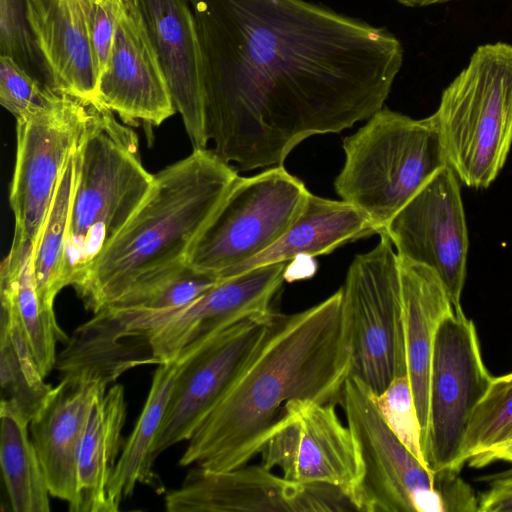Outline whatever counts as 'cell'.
Here are the masks:
<instances>
[{"label": "cell", "mask_w": 512, "mask_h": 512, "mask_svg": "<svg viewBox=\"0 0 512 512\" xmlns=\"http://www.w3.org/2000/svg\"><path fill=\"white\" fill-rule=\"evenodd\" d=\"M291 261L268 264L219 280L188 306L173 313L151 337L156 364L175 358L188 345L237 322L267 314Z\"/></svg>", "instance_id": "cell-17"}, {"label": "cell", "mask_w": 512, "mask_h": 512, "mask_svg": "<svg viewBox=\"0 0 512 512\" xmlns=\"http://www.w3.org/2000/svg\"><path fill=\"white\" fill-rule=\"evenodd\" d=\"M96 103L125 124L160 126L176 108L138 0H123Z\"/></svg>", "instance_id": "cell-16"}, {"label": "cell", "mask_w": 512, "mask_h": 512, "mask_svg": "<svg viewBox=\"0 0 512 512\" xmlns=\"http://www.w3.org/2000/svg\"><path fill=\"white\" fill-rule=\"evenodd\" d=\"M382 232L396 247L398 257L434 270L454 310L462 309L469 242L458 177L449 165L441 168Z\"/></svg>", "instance_id": "cell-13"}, {"label": "cell", "mask_w": 512, "mask_h": 512, "mask_svg": "<svg viewBox=\"0 0 512 512\" xmlns=\"http://www.w3.org/2000/svg\"><path fill=\"white\" fill-rule=\"evenodd\" d=\"M218 334L202 338L185 347L175 358L158 364L144 407L108 483L107 501L110 512L119 510L121 502L133 494L137 484L152 487L159 493L163 492L162 482L153 470V443L179 373L189 360Z\"/></svg>", "instance_id": "cell-23"}, {"label": "cell", "mask_w": 512, "mask_h": 512, "mask_svg": "<svg viewBox=\"0 0 512 512\" xmlns=\"http://www.w3.org/2000/svg\"><path fill=\"white\" fill-rule=\"evenodd\" d=\"M432 117L458 179L487 188L512 145V45L479 46L444 89Z\"/></svg>", "instance_id": "cell-6"}, {"label": "cell", "mask_w": 512, "mask_h": 512, "mask_svg": "<svg viewBox=\"0 0 512 512\" xmlns=\"http://www.w3.org/2000/svg\"><path fill=\"white\" fill-rule=\"evenodd\" d=\"M238 176L207 148L193 149L154 174L142 204L75 289L85 307L96 313L129 290L184 266Z\"/></svg>", "instance_id": "cell-3"}, {"label": "cell", "mask_w": 512, "mask_h": 512, "mask_svg": "<svg viewBox=\"0 0 512 512\" xmlns=\"http://www.w3.org/2000/svg\"><path fill=\"white\" fill-rule=\"evenodd\" d=\"M345 162L334 188L372 221L378 234L448 165L432 117L412 119L387 108L343 140Z\"/></svg>", "instance_id": "cell-5"}, {"label": "cell", "mask_w": 512, "mask_h": 512, "mask_svg": "<svg viewBox=\"0 0 512 512\" xmlns=\"http://www.w3.org/2000/svg\"><path fill=\"white\" fill-rule=\"evenodd\" d=\"M341 407L355 439L360 476L349 493L358 512H443L434 473L399 439L380 413L373 391L350 375Z\"/></svg>", "instance_id": "cell-9"}, {"label": "cell", "mask_w": 512, "mask_h": 512, "mask_svg": "<svg viewBox=\"0 0 512 512\" xmlns=\"http://www.w3.org/2000/svg\"><path fill=\"white\" fill-rule=\"evenodd\" d=\"M483 479L489 488L478 498V512H512V470Z\"/></svg>", "instance_id": "cell-37"}, {"label": "cell", "mask_w": 512, "mask_h": 512, "mask_svg": "<svg viewBox=\"0 0 512 512\" xmlns=\"http://www.w3.org/2000/svg\"><path fill=\"white\" fill-rule=\"evenodd\" d=\"M335 406L310 399L288 401L260 452L261 464L278 468L287 481L331 485L349 498L361 463L353 434Z\"/></svg>", "instance_id": "cell-12"}, {"label": "cell", "mask_w": 512, "mask_h": 512, "mask_svg": "<svg viewBox=\"0 0 512 512\" xmlns=\"http://www.w3.org/2000/svg\"><path fill=\"white\" fill-rule=\"evenodd\" d=\"M88 104L52 89L43 108L16 120V161L9 194L15 225L10 248L35 247L83 131Z\"/></svg>", "instance_id": "cell-11"}, {"label": "cell", "mask_w": 512, "mask_h": 512, "mask_svg": "<svg viewBox=\"0 0 512 512\" xmlns=\"http://www.w3.org/2000/svg\"><path fill=\"white\" fill-rule=\"evenodd\" d=\"M34 248H10L0 267V300L15 310L38 366L46 377L55 368L56 343L69 337L57 323L55 312L39 296Z\"/></svg>", "instance_id": "cell-26"}, {"label": "cell", "mask_w": 512, "mask_h": 512, "mask_svg": "<svg viewBox=\"0 0 512 512\" xmlns=\"http://www.w3.org/2000/svg\"><path fill=\"white\" fill-rule=\"evenodd\" d=\"M379 234L372 250L354 257L342 286L350 375L375 395L407 375L399 261L389 237Z\"/></svg>", "instance_id": "cell-8"}, {"label": "cell", "mask_w": 512, "mask_h": 512, "mask_svg": "<svg viewBox=\"0 0 512 512\" xmlns=\"http://www.w3.org/2000/svg\"><path fill=\"white\" fill-rule=\"evenodd\" d=\"M492 378L474 322L462 309L454 310L438 328L431 362L428 426L421 448L433 473L446 468L461 471L469 422Z\"/></svg>", "instance_id": "cell-10"}, {"label": "cell", "mask_w": 512, "mask_h": 512, "mask_svg": "<svg viewBox=\"0 0 512 512\" xmlns=\"http://www.w3.org/2000/svg\"><path fill=\"white\" fill-rule=\"evenodd\" d=\"M27 23L48 86L96 102L98 76L80 0H24Z\"/></svg>", "instance_id": "cell-21"}, {"label": "cell", "mask_w": 512, "mask_h": 512, "mask_svg": "<svg viewBox=\"0 0 512 512\" xmlns=\"http://www.w3.org/2000/svg\"><path fill=\"white\" fill-rule=\"evenodd\" d=\"M398 261L407 376L421 428L422 445L428 426L434 342L440 324L454 307L434 270L400 257Z\"/></svg>", "instance_id": "cell-22"}, {"label": "cell", "mask_w": 512, "mask_h": 512, "mask_svg": "<svg viewBox=\"0 0 512 512\" xmlns=\"http://www.w3.org/2000/svg\"><path fill=\"white\" fill-rule=\"evenodd\" d=\"M218 281L186 263L171 273L129 290L107 306L177 311L197 300Z\"/></svg>", "instance_id": "cell-31"}, {"label": "cell", "mask_w": 512, "mask_h": 512, "mask_svg": "<svg viewBox=\"0 0 512 512\" xmlns=\"http://www.w3.org/2000/svg\"><path fill=\"white\" fill-rule=\"evenodd\" d=\"M316 265L313 264H301L299 259L296 257L287 266L284 279L288 282H292L299 279L310 278L316 271Z\"/></svg>", "instance_id": "cell-39"}, {"label": "cell", "mask_w": 512, "mask_h": 512, "mask_svg": "<svg viewBox=\"0 0 512 512\" xmlns=\"http://www.w3.org/2000/svg\"><path fill=\"white\" fill-rule=\"evenodd\" d=\"M106 387L85 376H63L29 422L50 495L66 501L68 507L76 499L77 460L89 416Z\"/></svg>", "instance_id": "cell-20"}, {"label": "cell", "mask_w": 512, "mask_h": 512, "mask_svg": "<svg viewBox=\"0 0 512 512\" xmlns=\"http://www.w3.org/2000/svg\"><path fill=\"white\" fill-rule=\"evenodd\" d=\"M406 7H425L433 4L449 2L453 0H396Z\"/></svg>", "instance_id": "cell-40"}, {"label": "cell", "mask_w": 512, "mask_h": 512, "mask_svg": "<svg viewBox=\"0 0 512 512\" xmlns=\"http://www.w3.org/2000/svg\"><path fill=\"white\" fill-rule=\"evenodd\" d=\"M512 440V373L493 377L464 438L460 465Z\"/></svg>", "instance_id": "cell-30"}, {"label": "cell", "mask_w": 512, "mask_h": 512, "mask_svg": "<svg viewBox=\"0 0 512 512\" xmlns=\"http://www.w3.org/2000/svg\"><path fill=\"white\" fill-rule=\"evenodd\" d=\"M169 512L356 511L348 496L327 484H297L261 465L227 471L195 467L165 496Z\"/></svg>", "instance_id": "cell-14"}, {"label": "cell", "mask_w": 512, "mask_h": 512, "mask_svg": "<svg viewBox=\"0 0 512 512\" xmlns=\"http://www.w3.org/2000/svg\"><path fill=\"white\" fill-rule=\"evenodd\" d=\"M168 313L106 306L74 331L55 368L61 377L82 375L107 386L134 367L156 364L151 337Z\"/></svg>", "instance_id": "cell-18"}, {"label": "cell", "mask_w": 512, "mask_h": 512, "mask_svg": "<svg viewBox=\"0 0 512 512\" xmlns=\"http://www.w3.org/2000/svg\"><path fill=\"white\" fill-rule=\"evenodd\" d=\"M0 55L13 57L28 72L37 67L42 70L24 0H0Z\"/></svg>", "instance_id": "cell-34"}, {"label": "cell", "mask_w": 512, "mask_h": 512, "mask_svg": "<svg viewBox=\"0 0 512 512\" xmlns=\"http://www.w3.org/2000/svg\"><path fill=\"white\" fill-rule=\"evenodd\" d=\"M375 402L390 428L426 466L421 449V428L408 376L395 377L381 394L375 395Z\"/></svg>", "instance_id": "cell-32"}, {"label": "cell", "mask_w": 512, "mask_h": 512, "mask_svg": "<svg viewBox=\"0 0 512 512\" xmlns=\"http://www.w3.org/2000/svg\"><path fill=\"white\" fill-rule=\"evenodd\" d=\"M203 63L204 124L238 170L283 165L305 139L369 119L404 50L386 28L305 0H188Z\"/></svg>", "instance_id": "cell-1"}, {"label": "cell", "mask_w": 512, "mask_h": 512, "mask_svg": "<svg viewBox=\"0 0 512 512\" xmlns=\"http://www.w3.org/2000/svg\"><path fill=\"white\" fill-rule=\"evenodd\" d=\"M51 92V87L42 86L13 57L0 55V104L16 120L43 108Z\"/></svg>", "instance_id": "cell-33"}, {"label": "cell", "mask_w": 512, "mask_h": 512, "mask_svg": "<svg viewBox=\"0 0 512 512\" xmlns=\"http://www.w3.org/2000/svg\"><path fill=\"white\" fill-rule=\"evenodd\" d=\"M193 149L206 148L203 63L188 0H138Z\"/></svg>", "instance_id": "cell-19"}, {"label": "cell", "mask_w": 512, "mask_h": 512, "mask_svg": "<svg viewBox=\"0 0 512 512\" xmlns=\"http://www.w3.org/2000/svg\"><path fill=\"white\" fill-rule=\"evenodd\" d=\"M44 378L15 310L1 302L0 404L14 408L30 422L53 390Z\"/></svg>", "instance_id": "cell-28"}, {"label": "cell", "mask_w": 512, "mask_h": 512, "mask_svg": "<svg viewBox=\"0 0 512 512\" xmlns=\"http://www.w3.org/2000/svg\"><path fill=\"white\" fill-rule=\"evenodd\" d=\"M309 191L283 165L235 180L192 245L186 263L221 280L270 248L300 214Z\"/></svg>", "instance_id": "cell-7"}, {"label": "cell", "mask_w": 512, "mask_h": 512, "mask_svg": "<svg viewBox=\"0 0 512 512\" xmlns=\"http://www.w3.org/2000/svg\"><path fill=\"white\" fill-rule=\"evenodd\" d=\"M273 311L225 329L181 370L152 446L154 462L165 450L191 438L257 349Z\"/></svg>", "instance_id": "cell-15"}, {"label": "cell", "mask_w": 512, "mask_h": 512, "mask_svg": "<svg viewBox=\"0 0 512 512\" xmlns=\"http://www.w3.org/2000/svg\"><path fill=\"white\" fill-rule=\"evenodd\" d=\"M378 233L369 217L352 204L309 193L287 232L270 248L232 269L223 279L256 267L329 254L338 247ZM222 280V279H221Z\"/></svg>", "instance_id": "cell-24"}, {"label": "cell", "mask_w": 512, "mask_h": 512, "mask_svg": "<svg viewBox=\"0 0 512 512\" xmlns=\"http://www.w3.org/2000/svg\"><path fill=\"white\" fill-rule=\"evenodd\" d=\"M87 21L98 81L106 68L123 0H80Z\"/></svg>", "instance_id": "cell-35"}, {"label": "cell", "mask_w": 512, "mask_h": 512, "mask_svg": "<svg viewBox=\"0 0 512 512\" xmlns=\"http://www.w3.org/2000/svg\"><path fill=\"white\" fill-rule=\"evenodd\" d=\"M434 479L443 512H478V498L459 472L442 469L434 473Z\"/></svg>", "instance_id": "cell-36"}, {"label": "cell", "mask_w": 512, "mask_h": 512, "mask_svg": "<svg viewBox=\"0 0 512 512\" xmlns=\"http://www.w3.org/2000/svg\"><path fill=\"white\" fill-rule=\"evenodd\" d=\"M124 387L115 384L93 404L77 460V494L71 512H110L107 487L117 463L126 421Z\"/></svg>", "instance_id": "cell-25"}, {"label": "cell", "mask_w": 512, "mask_h": 512, "mask_svg": "<svg viewBox=\"0 0 512 512\" xmlns=\"http://www.w3.org/2000/svg\"><path fill=\"white\" fill-rule=\"evenodd\" d=\"M496 461H505L512 464V440L481 456L470 459L467 463L471 467L479 468Z\"/></svg>", "instance_id": "cell-38"}, {"label": "cell", "mask_w": 512, "mask_h": 512, "mask_svg": "<svg viewBox=\"0 0 512 512\" xmlns=\"http://www.w3.org/2000/svg\"><path fill=\"white\" fill-rule=\"evenodd\" d=\"M73 186L72 153L34 248L33 267L37 290L43 304L52 310L56 296L66 287L65 254Z\"/></svg>", "instance_id": "cell-29"}, {"label": "cell", "mask_w": 512, "mask_h": 512, "mask_svg": "<svg viewBox=\"0 0 512 512\" xmlns=\"http://www.w3.org/2000/svg\"><path fill=\"white\" fill-rule=\"evenodd\" d=\"M135 133L96 102L73 152L74 186L67 227L65 282L81 285L99 256L142 204L153 183Z\"/></svg>", "instance_id": "cell-4"}, {"label": "cell", "mask_w": 512, "mask_h": 512, "mask_svg": "<svg viewBox=\"0 0 512 512\" xmlns=\"http://www.w3.org/2000/svg\"><path fill=\"white\" fill-rule=\"evenodd\" d=\"M0 465L14 512L50 511L47 479L29 436V421L17 410L0 404Z\"/></svg>", "instance_id": "cell-27"}, {"label": "cell", "mask_w": 512, "mask_h": 512, "mask_svg": "<svg viewBox=\"0 0 512 512\" xmlns=\"http://www.w3.org/2000/svg\"><path fill=\"white\" fill-rule=\"evenodd\" d=\"M342 287L293 314L273 311L257 349L188 440L180 466L227 471L260 454L285 404H340L351 374Z\"/></svg>", "instance_id": "cell-2"}]
</instances>
